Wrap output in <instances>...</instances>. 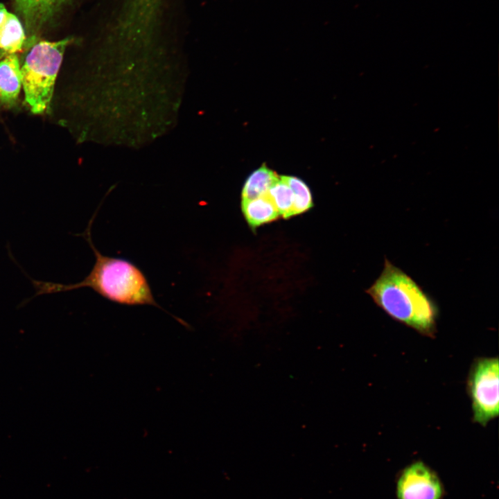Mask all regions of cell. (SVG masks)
Segmentation results:
<instances>
[{"label": "cell", "mask_w": 499, "mask_h": 499, "mask_svg": "<svg viewBox=\"0 0 499 499\" xmlns=\"http://www.w3.org/2000/svg\"><path fill=\"white\" fill-rule=\"evenodd\" d=\"M8 13L5 6L0 3V26L6 21Z\"/></svg>", "instance_id": "obj_13"}, {"label": "cell", "mask_w": 499, "mask_h": 499, "mask_svg": "<svg viewBox=\"0 0 499 499\" xmlns=\"http://www.w3.org/2000/svg\"><path fill=\"white\" fill-rule=\"evenodd\" d=\"M93 218L84 232V237L96 257L90 273L82 281L69 285L33 281L37 295L87 287L115 303L148 305L163 309L156 301L146 277L136 265L126 259L105 256L96 248L90 231Z\"/></svg>", "instance_id": "obj_1"}, {"label": "cell", "mask_w": 499, "mask_h": 499, "mask_svg": "<svg viewBox=\"0 0 499 499\" xmlns=\"http://www.w3.org/2000/svg\"><path fill=\"white\" fill-rule=\"evenodd\" d=\"M241 207L252 228L275 220L280 216L267 194L253 199L242 200Z\"/></svg>", "instance_id": "obj_8"}, {"label": "cell", "mask_w": 499, "mask_h": 499, "mask_svg": "<svg viewBox=\"0 0 499 499\" xmlns=\"http://www.w3.org/2000/svg\"><path fill=\"white\" fill-rule=\"evenodd\" d=\"M279 177L275 171L263 164L246 180L242 190V200L265 195Z\"/></svg>", "instance_id": "obj_9"}, {"label": "cell", "mask_w": 499, "mask_h": 499, "mask_svg": "<svg viewBox=\"0 0 499 499\" xmlns=\"http://www.w3.org/2000/svg\"><path fill=\"white\" fill-rule=\"evenodd\" d=\"M28 33L35 36L53 22L71 0H12Z\"/></svg>", "instance_id": "obj_6"}, {"label": "cell", "mask_w": 499, "mask_h": 499, "mask_svg": "<svg viewBox=\"0 0 499 499\" xmlns=\"http://www.w3.org/2000/svg\"><path fill=\"white\" fill-rule=\"evenodd\" d=\"M22 87L21 66L16 54H7L0 60V102L15 104Z\"/></svg>", "instance_id": "obj_7"}, {"label": "cell", "mask_w": 499, "mask_h": 499, "mask_svg": "<svg viewBox=\"0 0 499 499\" xmlns=\"http://www.w3.org/2000/svg\"><path fill=\"white\" fill-rule=\"evenodd\" d=\"M366 292L395 321L422 335H435L438 317L437 305L410 275L387 258L380 274Z\"/></svg>", "instance_id": "obj_2"}, {"label": "cell", "mask_w": 499, "mask_h": 499, "mask_svg": "<svg viewBox=\"0 0 499 499\" xmlns=\"http://www.w3.org/2000/svg\"><path fill=\"white\" fill-rule=\"evenodd\" d=\"M466 388L471 401L473 421L486 426L499 414V360L480 358L471 367Z\"/></svg>", "instance_id": "obj_4"}, {"label": "cell", "mask_w": 499, "mask_h": 499, "mask_svg": "<svg viewBox=\"0 0 499 499\" xmlns=\"http://www.w3.org/2000/svg\"><path fill=\"white\" fill-rule=\"evenodd\" d=\"M395 494L396 499H444L445 487L437 472L418 460L399 471Z\"/></svg>", "instance_id": "obj_5"}, {"label": "cell", "mask_w": 499, "mask_h": 499, "mask_svg": "<svg viewBox=\"0 0 499 499\" xmlns=\"http://www.w3.org/2000/svg\"><path fill=\"white\" fill-rule=\"evenodd\" d=\"M267 195L274 204L279 216L284 218L292 216V191L281 176L270 187Z\"/></svg>", "instance_id": "obj_11"}, {"label": "cell", "mask_w": 499, "mask_h": 499, "mask_svg": "<svg viewBox=\"0 0 499 499\" xmlns=\"http://www.w3.org/2000/svg\"><path fill=\"white\" fill-rule=\"evenodd\" d=\"M281 177L292 191V216L310 209L313 206V198L308 185L301 179L297 177L283 175Z\"/></svg>", "instance_id": "obj_12"}, {"label": "cell", "mask_w": 499, "mask_h": 499, "mask_svg": "<svg viewBox=\"0 0 499 499\" xmlns=\"http://www.w3.org/2000/svg\"><path fill=\"white\" fill-rule=\"evenodd\" d=\"M26 36L19 18L9 12L0 26V49L7 54H16L23 47Z\"/></svg>", "instance_id": "obj_10"}, {"label": "cell", "mask_w": 499, "mask_h": 499, "mask_svg": "<svg viewBox=\"0 0 499 499\" xmlns=\"http://www.w3.org/2000/svg\"><path fill=\"white\" fill-rule=\"evenodd\" d=\"M72 41H40L26 55L21 67L22 88L25 102L33 114H42L49 107L64 51Z\"/></svg>", "instance_id": "obj_3"}]
</instances>
